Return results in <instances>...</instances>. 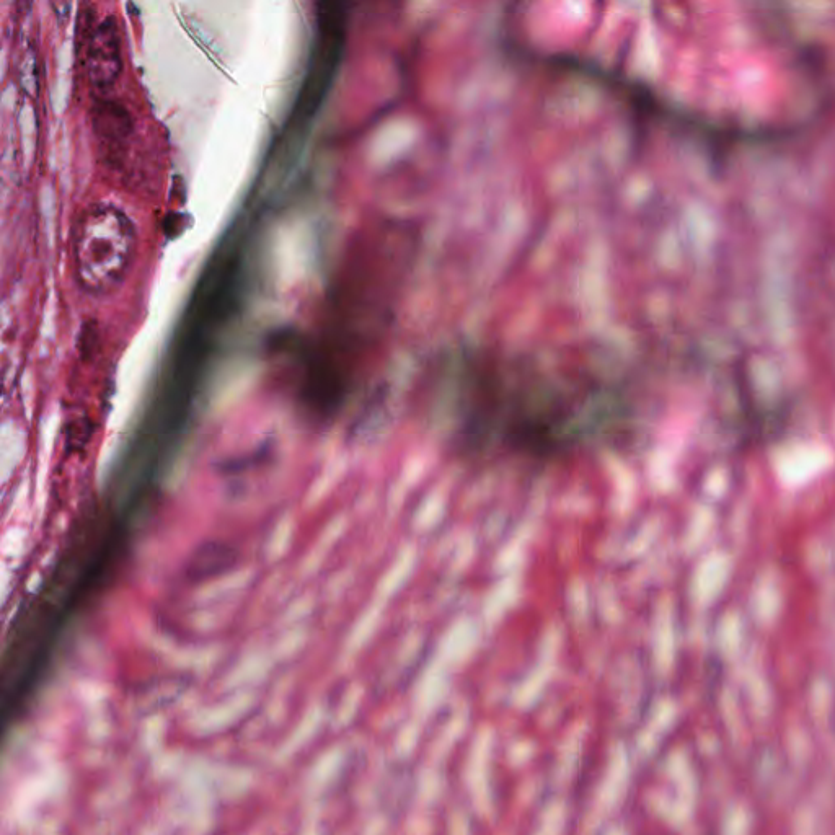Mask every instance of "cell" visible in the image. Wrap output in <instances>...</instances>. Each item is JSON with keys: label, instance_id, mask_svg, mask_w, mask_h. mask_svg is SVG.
<instances>
[{"label": "cell", "instance_id": "cell-4", "mask_svg": "<svg viewBox=\"0 0 835 835\" xmlns=\"http://www.w3.org/2000/svg\"><path fill=\"white\" fill-rule=\"evenodd\" d=\"M831 456L824 449H800L782 462V478L790 485H800L826 469Z\"/></svg>", "mask_w": 835, "mask_h": 835}, {"label": "cell", "instance_id": "cell-2", "mask_svg": "<svg viewBox=\"0 0 835 835\" xmlns=\"http://www.w3.org/2000/svg\"><path fill=\"white\" fill-rule=\"evenodd\" d=\"M136 242V227L123 209L108 203H95L85 209L72 243L80 291L103 297L120 288L133 263Z\"/></svg>", "mask_w": 835, "mask_h": 835}, {"label": "cell", "instance_id": "cell-1", "mask_svg": "<svg viewBox=\"0 0 835 835\" xmlns=\"http://www.w3.org/2000/svg\"><path fill=\"white\" fill-rule=\"evenodd\" d=\"M456 372L436 405L438 421L469 459L557 462L609 433L620 413L591 385L526 364L477 359Z\"/></svg>", "mask_w": 835, "mask_h": 835}, {"label": "cell", "instance_id": "cell-3", "mask_svg": "<svg viewBox=\"0 0 835 835\" xmlns=\"http://www.w3.org/2000/svg\"><path fill=\"white\" fill-rule=\"evenodd\" d=\"M85 35V76L92 87L93 97H111L123 74V40L120 25L113 15L90 23Z\"/></svg>", "mask_w": 835, "mask_h": 835}]
</instances>
